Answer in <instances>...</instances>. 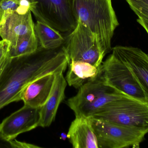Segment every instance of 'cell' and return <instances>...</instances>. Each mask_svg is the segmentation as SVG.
<instances>
[{"mask_svg":"<svg viewBox=\"0 0 148 148\" xmlns=\"http://www.w3.org/2000/svg\"><path fill=\"white\" fill-rule=\"evenodd\" d=\"M31 10L37 21L44 23L62 34L71 33L77 21L69 0H34Z\"/></svg>","mask_w":148,"mask_h":148,"instance_id":"52a82bcc","label":"cell"},{"mask_svg":"<svg viewBox=\"0 0 148 148\" xmlns=\"http://www.w3.org/2000/svg\"><path fill=\"white\" fill-rule=\"evenodd\" d=\"M77 21L98 38L105 54L111 50V40L119 25L112 0H69Z\"/></svg>","mask_w":148,"mask_h":148,"instance_id":"7a4b0ae2","label":"cell"},{"mask_svg":"<svg viewBox=\"0 0 148 148\" xmlns=\"http://www.w3.org/2000/svg\"><path fill=\"white\" fill-rule=\"evenodd\" d=\"M130 8L144 9L148 10V0H126Z\"/></svg>","mask_w":148,"mask_h":148,"instance_id":"d6986e66","label":"cell"},{"mask_svg":"<svg viewBox=\"0 0 148 148\" xmlns=\"http://www.w3.org/2000/svg\"><path fill=\"white\" fill-rule=\"evenodd\" d=\"M99 148L139 147L148 128L125 126L89 118Z\"/></svg>","mask_w":148,"mask_h":148,"instance_id":"8992f818","label":"cell"},{"mask_svg":"<svg viewBox=\"0 0 148 148\" xmlns=\"http://www.w3.org/2000/svg\"><path fill=\"white\" fill-rule=\"evenodd\" d=\"M14 1H16L20 3V0H14Z\"/></svg>","mask_w":148,"mask_h":148,"instance_id":"d4e9b609","label":"cell"},{"mask_svg":"<svg viewBox=\"0 0 148 148\" xmlns=\"http://www.w3.org/2000/svg\"><path fill=\"white\" fill-rule=\"evenodd\" d=\"M67 83L63 73L57 75L52 93L47 102L40 108V127H47L55 120L58 108L65 97Z\"/></svg>","mask_w":148,"mask_h":148,"instance_id":"5bb4252c","label":"cell"},{"mask_svg":"<svg viewBox=\"0 0 148 148\" xmlns=\"http://www.w3.org/2000/svg\"><path fill=\"white\" fill-rule=\"evenodd\" d=\"M90 118L125 126L148 128V99L130 96L105 104Z\"/></svg>","mask_w":148,"mask_h":148,"instance_id":"277c9868","label":"cell"},{"mask_svg":"<svg viewBox=\"0 0 148 148\" xmlns=\"http://www.w3.org/2000/svg\"><path fill=\"white\" fill-rule=\"evenodd\" d=\"M70 62H83L102 67L105 56L98 38L88 28L79 21L75 29L65 38L63 44Z\"/></svg>","mask_w":148,"mask_h":148,"instance_id":"5b68a950","label":"cell"},{"mask_svg":"<svg viewBox=\"0 0 148 148\" xmlns=\"http://www.w3.org/2000/svg\"><path fill=\"white\" fill-rule=\"evenodd\" d=\"M8 60L9 57H8L7 58H6V59H4L3 61H2L0 63V76H1L2 73L3 71V70H4V68H5L6 64L8 63Z\"/></svg>","mask_w":148,"mask_h":148,"instance_id":"cb8c5ba5","label":"cell"},{"mask_svg":"<svg viewBox=\"0 0 148 148\" xmlns=\"http://www.w3.org/2000/svg\"><path fill=\"white\" fill-rule=\"evenodd\" d=\"M139 18L148 22V10L144 9H134L132 10Z\"/></svg>","mask_w":148,"mask_h":148,"instance_id":"44dd1931","label":"cell"},{"mask_svg":"<svg viewBox=\"0 0 148 148\" xmlns=\"http://www.w3.org/2000/svg\"><path fill=\"white\" fill-rule=\"evenodd\" d=\"M137 21L141 26L143 27L148 35V22L139 17H138V19H137Z\"/></svg>","mask_w":148,"mask_h":148,"instance_id":"603a6c76","label":"cell"},{"mask_svg":"<svg viewBox=\"0 0 148 148\" xmlns=\"http://www.w3.org/2000/svg\"><path fill=\"white\" fill-rule=\"evenodd\" d=\"M20 3L14 0H2L0 1V22L3 15L7 12L16 11Z\"/></svg>","mask_w":148,"mask_h":148,"instance_id":"ac0fdd59","label":"cell"},{"mask_svg":"<svg viewBox=\"0 0 148 148\" xmlns=\"http://www.w3.org/2000/svg\"><path fill=\"white\" fill-rule=\"evenodd\" d=\"M9 43L5 40H0V63L8 57Z\"/></svg>","mask_w":148,"mask_h":148,"instance_id":"ffe728a7","label":"cell"},{"mask_svg":"<svg viewBox=\"0 0 148 148\" xmlns=\"http://www.w3.org/2000/svg\"><path fill=\"white\" fill-rule=\"evenodd\" d=\"M68 65L63 45L54 49L39 46L34 53L9 58L0 76V110L20 101V93L28 83L48 74L64 73Z\"/></svg>","mask_w":148,"mask_h":148,"instance_id":"6da1fadb","label":"cell"},{"mask_svg":"<svg viewBox=\"0 0 148 148\" xmlns=\"http://www.w3.org/2000/svg\"><path fill=\"white\" fill-rule=\"evenodd\" d=\"M35 33L39 46L46 49H54L62 46L64 38L57 30L40 21H37L34 26Z\"/></svg>","mask_w":148,"mask_h":148,"instance_id":"2e32d148","label":"cell"},{"mask_svg":"<svg viewBox=\"0 0 148 148\" xmlns=\"http://www.w3.org/2000/svg\"><path fill=\"white\" fill-rule=\"evenodd\" d=\"M31 10L21 13L17 10L5 13L0 22V36L8 42L9 47L34 33L35 24Z\"/></svg>","mask_w":148,"mask_h":148,"instance_id":"30bf717a","label":"cell"},{"mask_svg":"<svg viewBox=\"0 0 148 148\" xmlns=\"http://www.w3.org/2000/svg\"><path fill=\"white\" fill-rule=\"evenodd\" d=\"M13 143V140H7L0 132V148H14Z\"/></svg>","mask_w":148,"mask_h":148,"instance_id":"7402d4cb","label":"cell"},{"mask_svg":"<svg viewBox=\"0 0 148 148\" xmlns=\"http://www.w3.org/2000/svg\"><path fill=\"white\" fill-rule=\"evenodd\" d=\"M58 74H48L28 83L20 93V101L33 107H41L48 100Z\"/></svg>","mask_w":148,"mask_h":148,"instance_id":"7c38bea8","label":"cell"},{"mask_svg":"<svg viewBox=\"0 0 148 148\" xmlns=\"http://www.w3.org/2000/svg\"><path fill=\"white\" fill-rule=\"evenodd\" d=\"M40 108L24 105L0 123V132L5 139L12 140L21 134L40 127Z\"/></svg>","mask_w":148,"mask_h":148,"instance_id":"9c48e42d","label":"cell"},{"mask_svg":"<svg viewBox=\"0 0 148 148\" xmlns=\"http://www.w3.org/2000/svg\"><path fill=\"white\" fill-rule=\"evenodd\" d=\"M68 67L65 78L67 84L77 89L86 83L95 80L101 74L102 67L83 62H70Z\"/></svg>","mask_w":148,"mask_h":148,"instance_id":"9a60e30c","label":"cell"},{"mask_svg":"<svg viewBox=\"0 0 148 148\" xmlns=\"http://www.w3.org/2000/svg\"><path fill=\"white\" fill-rule=\"evenodd\" d=\"M67 137L74 148H99L89 118L75 116L69 127Z\"/></svg>","mask_w":148,"mask_h":148,"instance_id":"4fadbf2b","label":"cell"},{"mask_svg":"<svg viewBox=\"0 0 148 148\" xmlns=\"http://www.w3.org/2000/svg\"><path fill=\"white\" fill-rule=\"evenodd\" d=\"M101 76L110 86L122 93L135 98L148 99L132 70L112 54L103 62Z\"/></svg>","mask_w":148,"mask_h":148,"instance_id":"ba28073f","label":"cell"},{"mask_svg":"<svg viewBox=\"0 0 148 148\" xmlns=\"http://www.w3.org/2000/svg\"><path fill=\"white\" fill-rule=\"evenodd\" d=\"M2 0H0V1H1Z\"/></svg>","mask_w":148,"mask_h":148,"instance_id":"484cf974","label":"cell"},{"mask_svg":"<svg viewBox=\"0 0 148 148\" xmlns=\"http://www.w3.org/2000/svg\"><path fill=\"white\" fill-rule=\"evenodd\" d=\"M112 54L123 62L134 74L148 96V54L138 47L117 46Z\"/></svg>","mask_w":148,"mask_h":148,"instance_id":"8fae6325","label":"cell"},{"mask_svg":"<svg viewBox=\"0 0 148 148\" xmlns=\"http://www.w3.org/2000/svg\"><path fill=\"white\" fill-rule=\"evenodd\" d=\"M39 47L35 33H33L9 47L8 57L14 58L34 53Z\"/></svg>","mask_w":148,"mask_h":148,"instance_id":"e0dca14e","label":"cell"},{"mask_svg":"<svg viewBox=\"0 0 148 148\" xmlns=\"http://www.w3.org/2000/svg\"><path fill=\"white\" fill-rule=\"evenodd\" d=\"M127 95L110 86L101 75L80 87L66 103L75 116L90 118L108 103Z\"/></svg>","mask_w":148,"mask_h":148,"instance_id":"3957f363","label":"cell"}]
</instances>
